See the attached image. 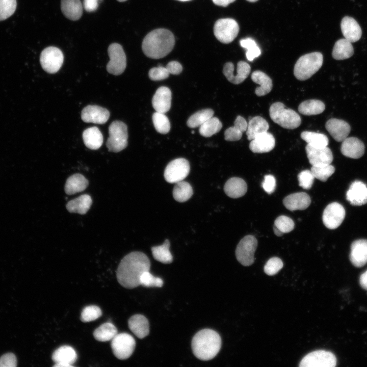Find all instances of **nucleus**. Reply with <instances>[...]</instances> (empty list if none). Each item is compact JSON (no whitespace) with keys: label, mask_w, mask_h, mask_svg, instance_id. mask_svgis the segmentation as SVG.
Segmentation results:
<instances>
[{"label":"nucleus","mask_w":367,"mask_h":367,"mask_svg":"<svg viewBox=\"0 0 367 367\" xmlns=\"http://www.w3.org/2000/svg\"><path fill=\"white\" fill-rule=\"evenodd\" d=\"M150 262L144 253L135 251L125 256L121 260L117 270L119 283L127 289H133L140 285V278L145 271H149Z\"/></svg>","instance_id":"obj_1"},{"label":"nucleus","mask_w":367,"mask_h":367,"mask_svg":"<svg viewBox=\"0 0 367 367\" xmlns=\"http://www.w3.org/2000/svg\"><path fill=\"white\" fill-rule=\"evenodd\" d=\"M174 44V36L170 31L165 29H158L149 32L145 37L142 48L147 57L158 59L170 53Z\"/></svg>","instance_id":"obj_2"},{"label":"nucleus","mask_w":367,"mask_h":367,"mask_svg":"<svg viewBox=\"0 0 367 367\" xmlns=\"http://www.w3.org/2000/svg\"><path fill=\"white\" fill-rule=\"evenodd\" d=\"M192 349L198 359L206 361L214 358L219 353L221 346L219 334L210 329L198 331L192 340Z\"/></svg>","instance_id":"obj_3"},{"label":"nucleus","mask_w":367,"mask_h":367,"mask_svg":"<svg viewBox=\"0 0 367 367\" xmlns=\"http://www.w3.org/2000/svg\"><path fill=\"white\" fill-rule=\"evenodd\" d=\"M323 62V55L320 52H312L303 55L295 65L294 74L300 81L306 80L320 69Z\"/></svg>","instance_id":"obj_4"},{"label":"nucleus","mask_w":367,"mask_h":367,"mask_svg":"<svg viewBox=\"0 0 367 367\" xmlns=\"http://www.w3.org/2000/svg\"><path fill=\"white\" fill-rule=\"evenodd\" d=\"M269 114L275 123L284 128L295 129L301 123L299 115L293 110L286 108L280 102H274L270 106Z\"/></svg>","instance_id":"obj_5"},{"label":"nucleus","mask_w":367,"mask_h":367,"mask_svg":"<svg viewBox=\"0 0 367 367\" xmlns=\"http://www.w3.org/2000/svg\"><path fill=\"white\" fill-rule=\"evenodd\" d=\"M109 137L107 141V146L110 151L118 152L127 145V127L121 121H114L109 127Z\"/></svg>","instance_id":"obj_6"},{"label":"nucleus","mask_w":367,"mask_h":367,"mask_svg":"<svg viewBox=\"0 0 367 367\" xmlns=\"http://www.w3.org/2000/svg\"><path fill=\"white\" fill-rule=\"evenodd\" d=\"M239 32V26L237 22L232 18L218 19L214 27V33L216 38L225 44L231 42L236 38Z\"/></svg>","instance_id":"obj_7"},{"label":"nucleus","mask_w":367,"mask_h":367,"mask_svg":"<svg viewBox=\"0 0 367 367\" xmlns=\"http://www.w3.org/2000/svg\"><path fill=\"white\" fill-rule=\"evenodd\" d=\"M111 348L114 355L124 360L133 354L136 346L134 338L127 333H117L111 340Z\"/></svg>","instance_id":"obj_8"},{"label":"nucleus","mask_w":367,"mask_h":367,"mask_svg":"<svg viewBox=\"0 0 367 367\" xmlns=\"http://www.w3.org/2000/svg\"><path fill=\"white\" fill-rule=\"evenodd\" d=\"M336 358L331 352L316 350L305 355L301 360L300 367H334Z\"/></svg>","instance_id":"obj_9"},{"label":"nucleus","mask_w":367,"mask_h":367,"mask_svg":"<svg viewBox=\"0 0 367 367\" xmlns=\"http://www.w3.org/2000/svg\"><path fill=\"white\" fill-rule=\"evenodd\" d=\"M257 246V241L253 235L244 237L238 244L235 256L240 263L244 266H251L254 261V253Z\"/></svg>","instance_id":"obj_10"},{"label":"nucleus","mask_w":367,"mask_h":367,"mask_svg":"<svg viewBox=\"0 0 367 367\" xmlns=\"http://www.w3.org/2000/svg\"><path fill=\"white\" fill-rule=\"evenodd\" d=\"M108 53L110 58L107 65L108 72L115 75L122 74L126 66V58L121 45L116 43L110 44Z\"/></svg>","instance_id":"obj_11"},{"label":"nucleus","mask_w":367,"mask_h":367,"mask_svg":"<svg viewBox=\"0 0 367 367\" xmlns=\"http://www.w3.org/2000/svg\"><path fill=\"white\" fill-rule=\"evenodd\" d=\"M64 61L62 51L55 46H49L44 49L41 53L40 62L42 68L49 73L58 72L61 67Z\"/></svg>","instance_id":"obj_12"},{"label":"nucleus","mask_w":367,"mask_h":367,"mask_svg":"<svg viewBox=\"0 0 367 367\" xmlns=\"http://www.w3.org/2000/svg\"><path fill=\"white\" fill-rule=\"evenodd\" d=\"M190 170L189 162L185 159L178 158L171 161L164 171L165 180L171 184H175L188 176Z\"/></svg>","instance_id":"obj_13"},{"label":"nucleus","mask_w":367,"mask_h":367,"mask_svg":"<svg viewBox=\"0 0 367 367\" xmlns=\"http://www.w3.org/2000/svg\"><path fill=\"white\" fill-rule=\"evenodd\" d=\"M345 217V210L339 203L332 202L325 208L323 216V222L325 226L330 229L337 228L343 222Z\"/></svg>","instance_id":"obj_14"},{"label":"nucleus","mask_w":367,"mask_h":367,"mask_svg":"<svg viewBox=\"0 0 367 367\" xmlns=\"http://www.w3.org/2000/svg\"><path fill=\"white\" fill-rule=\"evenodd\" d=\"M307 156L312 166H322L331 164L333 157L327 147L318 148L307 144L305 147Z\"/></svg>","instance_id":"obj_15"},{"label":"nucleus","mask_w":367,"mask_h":367,"mask_svg":"<svg viewBox=\"0 0 367 367\" xmlns=\"http://www.w3.org/2000/svg\"><path fill=\"white\" fill-rule=\"evenodd\" d=\"M109 117L110 112L107 109L96 105L87 106L81 112L82 119L87 123L104 124Z\"/></svg>","instance_id":"obj_16"},{"label":"nucleus","mask_w":367,"mask_h":367,"mask_svg":"<svg viewBox=\"0 0 367 367\" xmlns=\"http://www.w3.org/2000/svg\"><path fill=\"white\" fill-rule=\"evenodd\" d=\"M346 198L353 205L360 206L366 203V186L360 181L353 182L347 192Z\"/></svg>","instance_id":"obj_17"},{"label":"nucleus","mask_w":367,"mask_h":367,"mask_svg":"<svg viewBox=\"0 0 367 367\" xmlns=\"http://www.w3.org/2000/svg\"><path fill=\"white\" fill-rule=\"evenodd\" d=\"M325 127L333 138L337 142H343L349 134L351 127L345 121L336 118L328 120Z\"/></svg>","instance_id":"obj_18"},{"label":"nucleus","mask_w":367,"mask_h":367,"mask_svg":"<svg viewBox=\"0 0 367 367\" xmlns=\"http://www.w3.org/2000/svg\"><path fill=\"white\" fill-rule=\"evenodd\" d=\"M350 260L356 267L360 268L367 263V240L354 241L351 246Z\"/></svg>","instance_id":"obj_19"},{"label":"nucleus","mask_w":367,"mask_h":367,"mask_svg":"<svg viewBox=\"0 0 367 367\" xmlns=\"http://www.w3.org/2000/svg\"><path fill=\"white\" fill-rule=\"evenodd\" d=\"M274 136L267 132L257 135L249 144V148L254 153H265L271 151L275 146Z\"/></svg>","instance_id":"obj_20"},{"label":"nucleus","mask_w":367,"mask_h":367,"mask_svg":"<svg viewBox=\"0 0 367 367\" xmlns=\"http://www.w3.org/2000/svg\"><path fill=\"white\" fill-rule=\"evenodd\" d=\"M342 142L340 151L345 156L352 159H358L363 155L364 145L357 138H347Z\"/></svg>","instance_id":"obj_21"},{"label":"nucleus","mask_w":367,"mask_h":367,"mask_svg":"<svg viewBox=\"0 0 367 367\" xmlns=\"http://www.w3.org/2000/svg\"><path fill=\"white\" fill-rule=\"evenodd\" d=\"M152 104L156 112L166 113L171 108V92L167 87L159 88L154 94Z\"/></svg>","instance_id":"obj_22"},{"label":"nucleus","mask_w":367,"mask_h":367,"mask_svg":"<svg viewBox=\"0 0 367 367\" xmlns=\"http://www.w3.org/2000/svg\"><path fill=\"white\" fill-rule=\"evenodd\" d=\"M340 28L345 38L351 43L358 41L361 37L362 31L360 25L351 17L345 16L342 19Z\"/></svg>","instance_id":"obj_23"},{"label":"nucleus","mask_w":367,"mask_h":367,"mask_svg":"<svg viewBox=\"0 0 367 367\" xmlns=\"http://www.w3.org/2000/svg\"><path fill=\"white\" fill-rule=\"evenodd\" d=\"M310 203V196L304 192L291 194L283 200L284 206L291 211L305 209L309 206Z\"/></svg>","instance_id":"obj_24"},{"label":"nucleus","mask_w":367,"mask_h":367,"mask_svg":"<svg viewBox=\"0 0 367 367\" xmlns=\"http://www.w3.org/2000/svg\"><path fill=\"white\" fill-rule=\"evenodd\" d=\"M129 329L138 338H143L149 333V324L147 319L142 314H135L128 321Z\"/></svg>","instance_id":"obj_25"},{"label":"nucleus","mask_w":367,"mask_h":367,"mask_svg":"<svg viewBox=\"0 0 367 367\" xmlns=\"http://www.w3.org/2000/svg\"><path fill=\"white\" fill-rule=\"evenodd\" d=\"M224 190L230 198H238L244 196L247 191L246 182L239 177H231L225 184Z\"/></svg>","instance_id":"obj_26"},{"label":"nucleus","mask_w":367,"mask_h":367,"mask_svg":"<svg viewBox=\"0 0 367 367\" xmlns=\"http://www.w3.org/2000/svg\"><path fill=\"white\" fill-rule=\"evenodd\" d=\"M251 78L253 82L259 85V87L255 90L257 96H264L271 92L273 87L272 81L265 73L260 70L254 71Z\"/></svg>","instance_id":"obj_27"},{"label":"nucleus","mask_w":367,"mask_h":367,"mask_svg":"<svg viewBox=\"0 0 367 367\" xmlns=\"http://www.w3.org/2000/svg\"><path fill=\"white\" fill-rule=\"evenodd\" d=\"M61 9L64 15L71 20L79 19L83 14V5L80 0H61Z\"/></svg>","instance_id":"obj_28"},{"label":"nucleus","mask_w":367,"mask_h":367,"mask_svg":"<svg viewBox=\"0 0 367 367\" xmlns=\"http://www.w3.org/2000/svg\"><path fill=\"white\" fill-rule=\"evenodd\" d=\"M83 139L86 146L92 150L99 148L103 143V136L96 126L89 127L83 133Z\"/></svg>","instance_id":"obj_29"},{"label":"nucleus","mask_w":367,"mask_h":367,"mask_svg":"<svg viewBox=\"0 0 367 367\" xmlns=\"http://www.w3.org/2000/svg\"><path fill=\"white\" fill-rule=\"evenodd\" d=\"M248 123L244 117L238 116L234 125L226 129L224 133L225 139L228 141H236L240 140L243 133L246 131Z\"/></svg>","instance_id":"obj_30"},{"label":"nucleus","mask_w":367,"mask_h":367,"mask_svg":"<svg viewBox=\"0 0 367 367\" xmlns=\"http://www.w3.org/2000/svg\"><path fill=\"white\" fill-rule=\"evenodd\" d=\"M52 359L56 363H62L72 365L77 359V354L71 346H62L54 351Z\"/></svg>","instance_id":"obj_31"},{"label":"nucleus","mask_w":367,"mask_h":367,"mask_svg":"<svg viewBox=\"0 0 367 367\" xmlns=\"http://www.w3.org/2000/svg\"><path fill=\"white\" fill-rule=\"evenodd\" d=\"M269 125L267 121L260 116L251 118L248 123L246 135L248 140H253L257 135L267 132Z\"/></svg>","instance_id":"obj_32"},{"label":"nucleus","mask_w":367,"mask_h":367,"mask_svg":"<svg viewBox=\"0 0 367 367\" xmlns=\"http://www.w3.org/2000/svg\"><path fill=\"white\" fill-rule=\"evenodd\" d=\"M88 185V180L82 174H74L68 178L65 186V191L72 195L85 190Z\"/></svg>","instance_id":"obj_33"},{"label":"nucleus","mask_w":367,"mask_h":367,"mask_svg":"<svg viewBox=\"0 0 367 367\" xmlns=\"http://www.w3.org/2000/svg\"><path fill=\"white\" fill-rule=\"evenodd\" d=\"M92 202L91 196L84 194L69 201L66 204V208L70 213L85 214L89 209Z\"/></svg>","instance_id":"obj_34"},{"label":"nucleus","mask_w":367,"mask_h":367,"mask_svg":"<svg viewBox=\"0 0 367 367\" xmlns=\"http://www.w3.org/2000/svg\"><path fill=\"white\" fill-rule=\"evenodd\" d=\"M354 54V48L351 42L346 39L338 40L334 44L332 56L337 60H342L350 58Z\"/></svg>","instance_id":"obj_35"},{"label":"nucleus","mask_w":367,"mask_h":367,"mask_svg":"<svg viewBox=\"0 0 367 367\" xmlns=\"http://www.w3.org/2000/svg\"><path fill=\"white\" fill-rule=\"evenodd\" d=\"M325 109V104L318 99H309L302 102L298 107L299 112L307 116L322 113Z\"/></svg>","instance_id":"obj_36"},{"label":"nucleus","mask_w":367,"mask_h":367,"mask_svg":"<svg viewBox=\"0 0 367 367\" xmlns=\"http://www.w3.org/2000/svg\"><path fill=\"white\" fill-rule=\"evenodd\" d=\"M301 138L312 147L322 148L328 144L329 140L327 137L318 133L304 131L301 133Z\"/></svg>","instance_id":"obj_37"},{"label":"nucleus","mask_w":367,"mask_h":367,"mask_svg":"<svg viewBox=\"0 0 367 367\" xmlns=\"http://www.w3.org/2000/svg\"><path fill=\"white\" fill-rule=\"evenodd\" d=\"M117 333V329L115 325L107 322L96 328L93 332V336L98 341L106 342L112 340Z\"/></svg>","instance_id":"obj_38"},{"label":"nucleus","mask_w":367,"mask_h":367,"mask_svg":"<svg viewBox=\"0 0 367 367\" xmlns=\"http://www.w3.org/2000/svg\"><path fill=\"white\" fill-rule=\"evenodd\" d=\"M193 193L192 186L188 182L184 180L175 183L173 190V196L174 199L179 202L189 200Z\"/></svg>","instance_id":"obj_39"},{"label":"nucleus","mask_w":367,"mask_h":367,"mask_svg":"<svg viewBox=\"0 0 367 367\" xmlns=\"http://www.w3.org/2000/svg\"><path fill=\"white\" fill-rule=\"evenodd\" d=\"M169 247L170 242L167 239L162 245L152 247L151 251L154 258L164 264L172 263L173 257L169 250Z\"/></svg>","instance_id":"obj_40"},{"label":"nucleus","mask_w":367,"mask_h":367,"mask_svg":"<svg viewBox=\"0 0 367 367\" xmlns=\"http://www.w3.org/2000/svg\"><path fill=\"white\" fill-rule=\"evenodd\" d=\"M294 225V222L291 218L286 216H280L275 220L273 230L277 236L280 237L283 233L292 231Z\"/></svg>","instance_id":"obj_41"},{"label":"nucleus","mask_w":367,"mask_h":367,"mask_svg":"<svg viewBox=\"0 0 367 367\" xmlns=\"http://www.w3.org/2000/svg\"><path fill=\"white\" fill-rule=\"evenodd\" d=\"M214 111L211 109L200 110L191 115L187 121V125L190 128L200 126L214 115Z\"/></svg>","instance_id":"obj_42"},{"label":"nucleus","mask_w":367,"mask_h":367,"mask_svg":"<svg viewBox=\"0 0 367 367\" xmlns=\"http://www.w3.org/2000/svg\"><path fill=\"white\" fill-rule=\"evenodd\" d=\"M222 127L221 122L217 117H211L199 127V133L205 137H209L218 133Z\"/></svg>","instance_id":"obj_43"},{"label":"nucleus","mask_w":367,"mask_h":367,"mask_svg":"<svg viewBox=\"0 0 367 367\" xmlns=\"http://www.w3.org/2000/svg\"><path fill=\"white\" fill-rule=\"evenodd\" d=\"M240 43L242 47L247 49L246 56L248 60L252 61L261 54L259 47L252 38L242 39L240 41Z\"/></svg>","instance_id":"obj_44"},{"label":"nucleus","mask_w":367,"mask_h":367,"mask_svg":"<svg viewBox=\"0 0 367 367\" xmlns=\"http://www.w3.org/2000/svg\"><path fill=\"white\" fill-rule=\"evenodd\" d=\"M154 126L158 132L162 134H167L170 129V123L165 114L156 112L152 115Z\"/></svg>","instance_id":"obj_45"},{"label":"nucleus","mask_w":367,"mask_h":367,"mask_svg":"<svg viewBox=\"0 0 367 367\" xmlns=\"http://www.w3.org/2000/svg\"><path fill=\"white\" fill-rule=\"evenodd\" d=\"M310 171L314 178L326 181L334 172L335 168L331 164L322 166H312Z\"/></svg>","instance_id":"obj_46"},{"label":"nucleus","mask_w":367,"mask_h":367,"mask_svg":"<svg viewBox=\"0 0 367 367\" xmlns=\"http://www.w3.org/2000/svg\"><path fill=\"white\" fill-rule=\"evenodd\" d=\"M251 71V67L249 64L244 61H239L237 64L236 74L233 76L230 83L233 84L242 83L249 75Z\"/></svg>","instance_id":"obj_47"},{"label":"nucleus","mask_w":367,"mask_h":367,"mask_svg":"<svg viewBox=\"0 0 367 367\" xmlns=\"http://www.w3.org/2000/svg\"><path fill=\"white\" fill-rule=\"evenodd\" d=\"M17 7L16 0H0V21L13 14Z\"/></svg>","instance_id":"obj_48"},{"label":"nucleus","mask_w":367,"mask_h":367,"mask_svg":"<svg viewBox=\"0 0 367 367\" xmlns=\"http://www.w3.org/2000/svg\"><path fill=\"white\" fill-rule=\"evenodd\" d=\"M102 315L100 308L96 305H89L82 310L81 320L84 322H88L96 320Z\"/></svg>","instance_id":"obj_49"},{"label":"nucleus","mask_w":367,"mask_h":367,"mask_svg":"<svg viewBox=\"0 0 367 367\" xmlns=\"http://www.w3.org/2000/svg\"><path fill=\"white\" fill-rule=\"evenodd\" d=\"M140 284L145 287H162L163 280L162 278L155 277L149 271L144 272L140 278Z\"/></svg>","instance_id":"obj_50"},{"label":"nucleus","mask_w":367,"mask_h":367,"mask_svg":"<svg viewBox=\"0 0 367 367\" xmlns=\"http://www.w3.org/2000/svg\"><path fill=\"white\" fill-rule=\"evenodd\" d=\"M283 263L281 259L273 257L269 259L264 266V272L268 275H275L283 267Z\"/></svg>","instance_id":"obj_51"},{"label":"nucleus","mask_w":367,"mask_h":367,"mask_svg":"<svg viewBox=\"0 0 367 367\" xmlns=\"http://www.w3.org/2000/svg\"><path fill=\"white\" fill-rule=\"evenodd\" d=\"M314 179V176L309 170H303L298 175L299 185L304 189L308 190L311 188Z\"/></svg>","instance_id":"obj_52"},{"label":"nucleus","mask_w":367,"mask_h":367,"mask_svg":"<svg viewBox=\"0 0 367 367\" xmlns=\"http://www.w3.org/2000/svg\"><path fill=\"white\" fill-rule=\"evenodd\" d=\"M169 74L166 67L159 66L150 69L148 75L150 80L156 81L167 78Z\"/></svg>","instance_id":"obj_53"},{"label":"nucleus","mask_w":367,"mask_h":367,"mask_svg":"<svg viewBox=\"0 0 367 367\" xmlns=\"http://www.w3.org/2000/svg\"><path fill=\"white\" fill-rule=\"evenodd\" d=\"M17 359L14 354L7 353L0 357V367H16Z\"/></svg>","instance_id":"obj_54"},{"label":"nucleus","mask_w":367,"mask_h":367,"mask_svg":"<svg viewBox=\"0 0 367 367\" xmlns=\"http://www.w3.org/2000/svg\"><path fill=\"white\" fill-rule=\"evenodd\" d=\"M276 179L272 175H266L262 183L264 190L269 194H272L276 188Z\"/></svg>","instance_id":"obj_55"},{"label":"nucleus","mask_w":367,"mask_h":367,"mask_svg":"<svg viewBox=\"0 0 367 367\" xmlns=\"http://www.w3.org/2000/svg\"><path fill=\"white\" fill-rule=\"evenodd\" d=\"M165 67L170 74L174 75L180 74L182 70L181 65L179 62L175 61L169 62Z\"/></svg>","instance_id":"obj_56"},{"label":"nucleus","mask_w":367,"mask_h":367,"mask_svg":"<svg viewBox=\"0 0 367 367\" xmlns=\"http://www.w3.org/2000/svg\"><path fill=\"white\" fill-rule=\"evenodd\" d=\"M102 0H84V8L89 12L95 11L98 8L99 3Z\"/></svg>","instance_id":"obj_57"},{"label":"nucleus","mask_w":367,"mask_h":367,"mask_svg":"<svg viewBox=\"0 0 367 367\" xmlns=\"http://www.w3.org/2000/svg\"><path fill=\"white\" fill-rule=\"evenodd\" d=\"M359 283L363 289L367 291V270L360 275Z\"/></svg>","instance_id":"obj_58"},{"label":"nucleus","mask_w":367,"mask_h":367,"mask_svg":"<svg viewBox=\"0 0 367 367\" xmlns=\"http://www.w3.org/2000/svg\"><path fill=\"white\" fill-rule=\"evenodd\" d=\"M235 1V0H212L215 5L222 7H227Z\"/></svg>","instance_id":"obj_59"},{"label":"nucleus","mask_w":367,"mask_h":367,"mask_svg":"<svg viewBox=\"0 0 367 367\" xmlns=\"http://www.w3.org/2000/svg\"><path fill=\"white\" fill-rule=\"evenodd\" d=\"M72 365L66 364V363H56L54 366H60V367H67V366H72Z\"/></svg>","instance_id":"obj_60"},{"label":"nucleus","mask_w":367,"mask_h":367,"mask_svg":"<svg viewBox=\"0 0 367 367\" xmlns=\"http://www.w3.org/2000/svg\"><path fill=\"white\" fill-rule=\"evenodd\" d=\"M247 1H248V2H257V1H258V0H247Z\"/></svg>","instance_id":"obj_61"},{"label":"nucleus","mask_w":367,"mask_h":367,"mask_svg":"<svg viewBox=\"0 0 367 367\" xmlns=\"http://www.w3.org/2000/svg\"><path fill=\"white\" fill-rule=\"evenodd\" d=\"M117 1H118V2H125L127 0H117Z\"/></svg>","instance_id":"obj_62"},{"label":"nucleus","mask_w":367,"mask_h":367,"mask_svg":"<svg viewBox=\"0 0 367 367\" xmlns=\"http://www.w3.org/2000/svg\"><path fill=\"white\" fill-rule=\"evenodd\" d=\"M178 1H182V2H186V1H190V0H178Z\"/></svg>","instance_id":"obj_63"}]
</instances>
